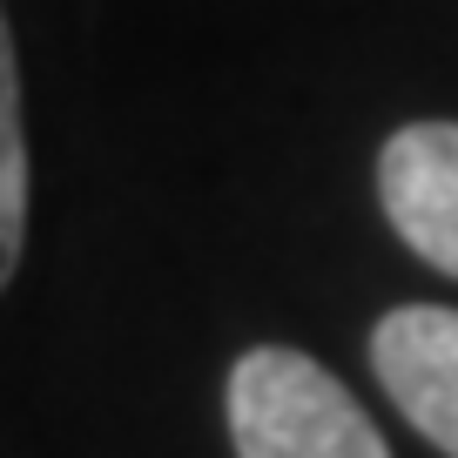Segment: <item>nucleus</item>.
Returning a JSON list of instances; mask_svg holds the SVG:
<instances>
[{
  "mask_svg": "<svg viewBox=\"0 0 458 458\" xmlns=\"http://www.w3.org/2000/svg\"><path fill=\"white\" fill-rule=\"evenodd\" d=\"M371 364H377V385L391 391V404L445 458H458V310L398 303L371 330Z\"/></svg>",
  "mask_w": 458,
  "mask_h": 458,
  "instance_id": "2",
  "label": "nucleus"
},
{
  "mask_svg": "<svg viewBox=\"0 0 458 458\" xmlns=\"http://www.w3.org/2000/svg\"><path fill=\"white\" fill-rule=\"evenodd\" d=\"M377 196L411 257L458 276V122H411L377 156Z\"/></svg>",
  "mask_w": 458,
  "mask_h": 458,
  "instance_id": "3",
  "label": "nucleus"
},
{
  "mask_svg": "<svg viewBox=\"0 0 458 458\" xmlns=\"http://www.w3.org/2000/svg\"><path fill=\"white\" fill-rule=\"evenodd\" d=\"M229 438L236 458H391L364 404L317 358L263 344L229 371Z\"/></svg>",
  "mask_w": 458,
  "mask_h": 458,
  "instance_id": "1",
  "label": "nucleus"
},
{
  "mask_svg": "<svg viewBox=\"0 0 458 458\" xmlns=\"http://www.w3.org/2000/svg\"><path fill=\"white\" fill-rule=\"evenodd\" d=\"M28 250V129H21V68L0 14V290L14 284Z\"/></svg>",
  "mask_w": 458,
  "mask_h": 458,
  "instance_id": "4",
  "label": "nucleus"
}]
</instances>
